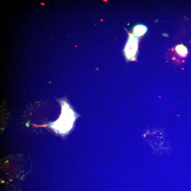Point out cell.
<instances>
[{
    "label": "cell",
    "instance_id": "1",
    "mask_svg": "<svg viewBox=\"0 0 191 191\" xmlns=\"http://www.w3.org/2000/svg\"><path fill=\"white\" fill-rule=\"evenodd\" d=\"M62 108V114L60 119L51 126L59 133H64L72 128L75 117L73 111L70 109L69 106L65 105Z\"/></svg>",
    "mask_w": 191,
    "mask_h": 191
},
{
    "label": "cell",
    "instance_id": "2",
    "mask_svg": "<svg viewBox=\"0 0 191 191\" xmlns=\"http://www.w3.org/2000/svg\"><path fill=\"white\" fill-rule=\"evenodd\" d=\"M133 36H130L125 49L126 57L133 60L137 49V40Z\"/></svg>",
    "mask_w": 191,
    "mask_h": 191
},
{
    "label": "cell",
    "instance_id": "3",
    "mask_svg": "<svg viewBox=\"0 0 191 191\" xmlns=\"http://www.w3.org/2000/svg\"><path fill=\"white\" fill-rule=\"evenodd\" d=\"M176 49L177 53L181 57L185 58L187 55L188 53L187 49L183 45H180L177 46Z\"/></svg>",
    "mask_w": 191,
    "mask_h": 191
},
{
    "label": "cell",
    "instance_id": "4",
    "mask_svg": "<svg viewBox=\"0 0 191 191\" xmlns=\"http://www.w3.org/2000/svg\"><path fill=\"white\" fill-rule=\"evenodd\" d=\"M147 28L142 25H139L134 28V32L136 35L141 36L147 31Z\"/></svg>",
    "mask_w": 191,
    "mask_h": 191
}]
</instances>
